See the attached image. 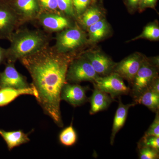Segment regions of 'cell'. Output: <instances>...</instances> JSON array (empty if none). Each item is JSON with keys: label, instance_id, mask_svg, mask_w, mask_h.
I'll list each match as a JSON object with an SVG mask.
<instances>
[{"label": "cell", "instance_id": "obj_1", "mask_svg": "<svg viewBox=\"0 0 159 159\" xmlns=\"http://www.w3.org/2000/svg\"><path fill=\"white\" fill-rule=\"evenodd\" d=\"M72 60L47 47L20 60L31 75L32 85L38 94L36 98L38 103L45 114L59 127L64 125L60 109L61 93L67 83V71Z\"/></svg>", "mask_w": 159, "mask_h": 159}, {"label": "cell", "instance_id": "obj_2", "mask_svg": "<svg viewBox=\"0 0 159 159\" xmlns=\"http://www.w3.org/2000/svg\"><path fill=\"white\" fill-rule=\"evenodd\" d=\"M10 45L7 51V62L14 63L41 51L47 47L48 39L39 31L23 30L13 32L9 39Z\"/></svg>", "mask_w": 159, "mask_h": 159}, {"label": "cell", "instance_id": "obj_3", "mask_svg": "<svg viewBox=\"0 0 159 159\" xmlns=\"http://www.w3.org/2000/svg\"><path fill=\"white\" fill-rule=\"evenodd\" d=\"M99 77L87 58L80 57L71 60L67 71L66 80L70 83L78 84L83 81L94 83Z\"/></svg>", "mask_w": 159, "mask_h": 159}, {"label": "cell", "instance_id": "obj_4", "mask_svg": "<svg viewBox=\"0 0 159 159\" xmlns=\"http://www.w3.org/2000/svg\"><path fill=\"white\" fill-rule=\"evenodd\" d=\"M158 77L157 69L155 66L145 59L131 83V89L129 93L135 101L145 91L147 90Z\"/></svg>", "mask_w": 159, "mask_h": 159}, {"label": "cell", "instance_id": "obj_5", "mask_svg": "<svg viewBox=\"0 0 159 159\" xmlns=\"http://www.w3.org/2000/svg\"><path fill=\"white\" fill-rule=\"evenodd\" d=\"M85 40V34L81 29L77 27H69L57 34L55 50L60 54H66L82 46Z\"/></svg>", "mask_w": 159, "mask_h": 159}, {"label": "cell", "instance_id": "obj_6", "mask_svg": "<svg viewBox=\"0 0 159 159\" xmlns=\"http://www.w3.org/2000/svg\"><path fill=\"white\" fill-rule=\"evenodd\" d=\"M123 78L116 73L99 77L94 83V87L109 94L113 99L129 93L130 88L126 86Z\"/></svg>", "mask_w": 159, "mask_h": 159}, {"label": "cell", "instance_id": "obj_7", "mask_svg": "<svg viewBox=\"0 0 159 159\" xmlns=\"http://www.w3.org/2000/svg\"><path fill=\"white\" fill-rule=\"evenodd\" d=\"M26 77L20 74L16 68L14 63L7 62L5 70L0 72V89L5 88L25 89L31 86Z\"/></svg>", "mask_w": 159, "mask_h": 159}, {"label": "cell", "instance_id": "obj_8", "mask_svg": "<svg viewBox=\"0 0 159 159\" xmlns=\"http://www.w3.org/2000/svg\"><path fill=\"white\" fill-rule=\"evenodd\" d=\"M144 59L145 58L139 54H132L116 64L113 73L118 74L131 84Z\"/></svg>", "mask_w": 159, "mask_h": 159}, {"label": "cell", "instance_id": "obj_9", "mask_svg": "<svg viewBox=\"0 0 159 159\" xmlns=\"http://www.w3.org/2000/svg\"><path fill=\"white\" fill-rule=\"evenodd\" d=\"M87 87H83L78 84L67 82L63 86L61 93V100L67 102L74 107L84 104L89 101L86 96Z\"/></svg>", "mask_w": 159, "mask_h": 159}, {"label": "cell", "instance_id": "obj_10", "mask_svg": "<svg viewBox=\"0 0 159 159\" xmlns=\"http://www.w3.org/2000/svg\"><path fill=\"white\" fill-rule=\"evenodd\" d=\"M19 19L14 10L7 6H0V39H9L17 26Z\"/></svg>", "mask_w": 159, "mask_h": 159}, {"label": "cell", "instance_id": "obj_11", "mask_svg": "<svg viewBox=\"0 0 159 159\" xmlns=\"http://www.w3.org/2000/svg\"><path fill=\"white\" fill-rule=\"evenodd\" d=\"M85 57L99 77H104L112 73L116 64L105 54L98 51L88 52Z\"/></svg>", "mask_w": 159, "mask_h": 159}, {"label": "cell", "instance_id": "obj_12", "mask_svg": "<svg viewBox=\"0 0 159 159\" xmlns=\"http://www.w3.org/2000/svg\"><path fill=\"white\" fill-rule=\"evenodd\" d=\"M39 22L46 30L50 31H62L70 27L69 20L55 13H43L38 16Z\"/></svg>", "mask_w": 159, "mask_h": 159}, {"label": "cell", "instance_id": "obj_13", "mask_svg": "<svg viewBox=\"0 0 159 159\" xmlns=\"http://www.w3.org/2000/svg\"><path fill=\"white\" fill-rule=\"evenodd\" d=\"M24 95H31L36 98L38 97L37 91L32 84L31 86L27 88H5L0 89V107L8 105L17 97Z\"/></svg>", "mask_w": 159, "mask_h": 159}, {"label": "cell", "instance_id": "obj_14", "mask_svg": "<svg viewBox=\"0 0 159 159\" xmlns=\"http://www.w3.org/2000/svg\"><path fill=\"white\" fill-rule=\"evenodd\" d=\"M16 14L21 19L31 20L39 15L38 0H16Z\"/></svg>", "mask_w": 159, "mask_h": 159}, {"label": "cell", "instance_id": "obj_15", "mask_svg": "<svg viewBox=\"0 0 159 159\" xmlns=\"http://www.w3.org/2000/svg\"><path fill=\"white\" fill-rule=\"evenodd\" d=\"M119 106L115 114L113 124L112 128L111 134L110 139L111 145H113L115 137L117 133L124 126L128 116L129 110L130 107L137 104L135 102H134L133 103L125 105L122 102L120 98L121 97L119 96Z\"/></svg>", "mask_w": 159, "mask_h": 159}, {"label": "cell", "instance_id": "obj_16", "mask_svg": "<svg viewBox=\"0 0 159 159\" xmlns=\"http://www.w3.org/2000/svg\"><path fill=\"white\" fill-rule=\"evenodd\" d=\"M89 100L91 103L89 114L93 115L107 109L115 99L105 92L94 87L93 94Z\"/></svg>", "mask_w": 159, "mask_h": 159}, {"label": "cell", "instance_id": "obj_17", "mask_svg": "<svg viewBox=\"0 0 159 159\" xmlns=\"http://www.w3.org/2000/svg\"><path fill=\"white\" fill-rule=\"evenodd\" d=\"M0 136L6 142L9 151L30 141L29 134H25L22 130L6 131L0 129Z\"/></svg>", "mask_w": 159, "mask_h": 159}, {"label": "cell", "instance_id": "obj_18", "mask_svg": "<svg viewBox=\"0 0 159 159\" xmlns=\"http://www.w3.org/2000/svg\"><path fill=\"white\" fill-rule=\"evenodd\" d=\"M134 102L145 106L152 111L156 112L159 109V94L148 89Z\"/></svg>", "mask_w": 159, "mask_h": 159}, {"label": "cell", "instance_id": "obj_19", "mask_svg": "<svg viewBox=\"0 0 159 159\" xmlns=\"http://www.w3.org/2000/svg\"><path fill=\"white\" fill-rule=\"evenodd\" d=\"M109 29V28L107 22L104 19L100 20L89 27L90 40L93 42L99 41L106 36Z\"/></svg>", "mask_w": 159, "mask_h": 159}, {"label": "cell", "instance_id": "obj_20", "mask_svg": "<svg viewBox=\"0 0 159 159\" xmlns=\"http://www.w3.org/2000/svg\"><path fill=\"white\" fill-rule=\"evenodd\" d=\"M60 142L64 146L70 147L76 144L77 140V135L73 126V122L68 127L63 129L59 135Z\"/></svg>", "mask_w": 159, "mask_h": 159}, {"label": "cell", "instance_id": "obj_21", "mask_svg": "<svg viewBox=\"0 0 159 159\" xmlns=\"http://www.w3.org/2000/svg\"><path fill=\"white\" fill-rule=\"evenodd\" d=\"M102 17L101 11L95 7L87 9L83 13L82 22L85 27H89L99 21Z\"/></svg>", "mask_w": 159, "mask_h": 159}, {"label": "cell", "instance_id": "obj_22", "mask_svg": "<svg viewBox=\"0 0 159 159\" xmlns=\"http://www.w3.org/2000/svg\"><path fill=\"white\" fill-rule=\"evenodd\" d=\"M140 38L147 39L152 40H157L159 39V29L157 26L150 25L144 28L142 34L134 39Z\"/></svg>", "mask_w": 159, "mask_h": 159}, {"label": "cell", "instance_id": "obj_23", "mask_svg": "<svg viewBox=\"0 0 159 159\" xmlns=\"http://www.w3.org/2000/svg\"><path fill=\"white\" fill-rule=\"evenodd\" d=\"M139 157L140 159H158L159 151L150 147L139 146Z\"/></svg>", "mask_w": 159, "mask_h": 159}, {"label": "cell", "instance_id": "obj_24", "mask_svg": "<svg viewBox=\"0 0 159 159\" xmlns=\"http://www.w3.org/2000/svg\"><path fill=\"white\" fill-rule=\"evenodd\" d=\"M58 9L66 14L71 16L75 15L72 0H57Z\"/></svg>", "mask_w": 159, "mask_h": 159}, {"label": "cell", "instance_id": "obj_25", "mask_svg": "<svg viewBox=\"0 0 159 159\" xmlns=\"http://www.w3.org/2000/svg\"><path fill=\"white\" fill-rule=\"evenodd\" d=\"M145 146L150 147L159 151V137H143L139 143V146Z\"/></svg>", "mask_w": 159, "mask_h": 159}, {"label": "cell", "instance_id": "obj_26", "mask_svg": "<svg viewBox=\"0 0 159 159\" xmlns=\"http://www.w3.org/2000/svg\"><path fill=\"white\" fill-rule=\"evenodd\" d=\"M159 111L156 112V116L153 122L145 132L144 137L154 136L159 137Z\"/></svg>", "mask_w": 159, "mask_h": 159}, {"label": "cell", "instance_id": "obj_27", "mask_svg": "<svg viewBox=\"0 0 159 159\" xmlns=\"http://www.w3.org/2000/svg\"><path fill=\"white\" fill-rule=\"evenodd\" d=\"M74 11L80 16L85 11L89 5L91 0H72Z\"/></svg>", "mask_w": 159, "mask_h": 159}, {"label": "cell", "instance_id": "obj_28", "mask_svg": "<svg viewBox=\"0 0 159 159\" xmlns=\"http://www.w3.org/2000/svg\"><path fill=\"white\" fill-rule=\"evenodd\" d=\"M41 6L47 10L54 11L58 9L57 0H40Z\"/></svg>", "mask_w": 159, "mask_h": 159}, {"label": "cell", "instance_id": "obj_29", "mask_svg": "<svg viewBox=\"0 0 159 159\" xmlns=\"http://www.w3.org/2000/svg\"><path fill=\"white\" fill-rule=\"evenodd\" d=\"M157 0H141L139 3V7L141 9L146 8H154Z\"/></svg>", "mask_w": 159, "mask_h": 159}, {"label": "cell", "instance_id": "obj_30", "mask_svg": "<svg viewBox=\"0 0 159 159\" xmlns=\"http://www.w3.org/2000/svg\"><path fill=\"white\" fill-rule=\"evenodd\" d=\"M159 80L158 77H157L151 84L148 89H150L157 93L159 94Z\"/></svg>", "mask_w": 159, "mask_h": 159}, {"label": "cell", "instance_id": "obj_31", "mask_svg": "<svg viewBox=\"0 0 159 159\" xmlns=\"http://www.w3.org/2000/svg\"><path fill=\"white\" fill-rule=\"evenodd\" d=\"M7 60L6 49L3 48L0 46V65L3 63Z\"/></svg>", "mask_w": 159, "mask_h": 159}, {"label": "cell", "instance_id": "obj_32", "mask_svg": "<svg viewBox=\"0 0 159 159\" xmlns=\"http://www.w3.org/2000/svg\"><path fill=\"white\" fill-rule=\"evenodd\" d=\"M141 0H127L129 6L133 9L137 8L139 6Z\"/></svg>", "mask_w": 159, "mask_h": 159}]
</instances>
